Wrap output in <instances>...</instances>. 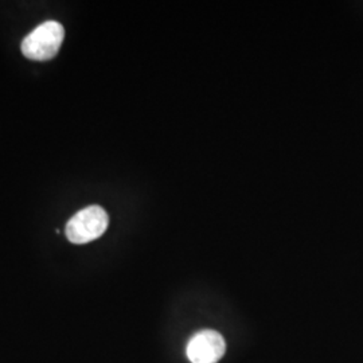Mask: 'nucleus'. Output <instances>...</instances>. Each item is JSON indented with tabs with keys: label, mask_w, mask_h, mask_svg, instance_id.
<instances>
[{
	"label": "nucleus",
	"mask_w": 363,
	"mask_h": 363,
	"mask_svg": "<svg viewBox=\"0 0 363 363\" xmlns=\"http://www.w3.org/2000/svg\"><path fill=\"white\" fill-rule=\"evenodd\" d=\"M109 217L104 208L89 206L78 211L66 225V237L73 244H88L106 232Z\"/></svg>",
	"instance_id": "2"
},
{
	"label": "nucleus",
	"mask_w": 363,
	"mask_h": 363,
	"mask_svg": "<svg viewBox=\"0 0 363 363\" xmlns=\"http://www.w3.org/2000/svg\"><path fill=\"white\" fill-rule=\"evenodd\" d=\"M225 350V340L217 331L203 330L190 339L187 357L191 363H217L223 357Z\"/></svg>",
	"instance_id": "3"
},
{
	"label": "nucleus",
	"mask_w": 363,
	"mask_h": 363,
	"mask_svg": "<svg viewBox=\"0 0 363 363\" xmlns=\"http://www.w3.org/2000/svg\"><path fill=\"white\" fill-rule=\"evenodd\" d=\"M65 37L64 26L48 21L31 31L22 42V52L34 61H48L57 55Z\"/></svg>",
	"instance_id": "1"
}]
</instances>
